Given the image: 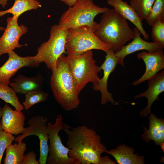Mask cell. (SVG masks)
Returning a JSON list of instances; mask_svg holds the SVG:
<instances>
[{
	"instance_id": "cell-30",
	"label": "cell",
	"mask_w": 164,
	"mask_h": 164,
	"mask_svg": "<svg viewBox=\"0 0 164 164\" xmlns=\"http://www.w3.org/2000/svg\"><path fill=\"white\" fill-rule=\"evenodd\" d=\"M115 162L112 161L108 156L101 157L98 164H115Z\"/></svg>"
},
{
	"instance_id": "cell-21",
	"label": "cell",
	"mask_w": 164,
	"mask_h": 164,
	"mask_svg": "<svg viewBox=\"0 0 164 164\" xmlns=\"http://www.w3.org/2000/svg\"><path fill=\"white\" fill-rule=\"evenodd\" d=\"M40 2L36 0H15L12 7L4 11H0V17L7 13L12 14L13 16L19 18L23 13L41 7Z\"/></svg>"
},
{
	"instance_id": "cell-4",
	"label": "cell",
	"mask_w": 164,
	"mask_h": 164,
	"mask_svg": "<svg viewBox=\"0 0 164 164\" xmlns=\"http://www.w3.org/2000/svg\"><path fill=\"white\" fill-rule=\"evenodd\" d=\"M109 9L96 5L93 0H77L73 5L69 7L62 14L58 25L67 29L87 26L94 31L98 24L94 18L98 14L105 13Z\"/></svg>"
},
{
	"instance_id": "cell-7",
	"label": "cell",
	"mask_w": 164,
	"mask_h": 164,
	"mask_svg": "<svg viewBox=\"0 0 164 164\" xmlns=\"http://www.w3.org/2000/svg\"><path fill=\"white\" fill-rule=\"evenodd\" d=\"M67 29L58 25L52 26L49 39L38 47L34 56L40 63L44 62L51 69L54 68L58 58L66 54L65 43Z\"/></svg>"
},
{
	"instance_id": "cell-25",
	"label": "cell",
	"mask_w": 164,
	"mask_h": 164,
	"mask_svg": "<svg viewBox=\"0 0 164 164\" xmlns=\"http://www.w3.org/2000/svg\"><path fill=\"white\" fill-rule=\"evenodd\" d=\"M155 0H130V5L141 19H146L150 13Z\"/></svg>"
},
{
	"instance_id": "cell-26",
	"label": "cell",
	"mask_w": 164,
	"mask_h": 164,
	"mask_svg": "<svg viewBox=\"0 0 164 164\" xmlns=\"http://www.w3.org/2000/svg\"><path fill=\"white\" fill-rule=\"evenodd\" d=\"M145 19L148 24L151 26L159 20H164V0H155Z\"/></svg>"
},
{
	"instance_id": "cell-19",
	"label": "cell",
	"mask_w": 164,
	"mask_h": 164,
	"mask_svg": "<svg viewBox=\"0 0 164 164\" xmlns=\"http://www.w3.org/2000/svg\"><path fill=\"white\" fill-rule=\"evenodd\" d=\"M135 152L134 148L121 144L105 152L113 156L118 164H144V157L138 153L135 154Z\"/></svg>"
},
{
	"instance_id": "cell-11",
	"label": "cell",
	"mask_w": 164,
	"mask_h": 164,
	"mask_svg": "<svg viewBox=\"0 0 164 164\" xmlns=\"http://www.w3.org/2000/svg\"><path fill=\"white\" fill-rule=\"evenodd\" d=\"M8 54V59L0 67V83L9 84L10 78L22 68H37L39 66L40 63L36 60L34 56H20L13 50Z\"/></svg>"
},
{
	"instance_id": "cell-12",
	"label": "cell",
	"mask_w": 164,
	"mask_h": 164,
	"mask_svg": "<svg viewBox=\"0 0 164 164\" xmlns=\"http://www.w3.org/2000/svg\"><path fill=\"white\" fill-rule=\"evenodd\" d=\"M105 60L100 67L103 70V76L99 79L98 82L93 84V88L95 91H100L101 93V101L102 105L108 102H111L114 105H118V102L114 101L112 94L109 92L107 88L108 80L110 74L115 70L118 60L116 56L115 53L110 49L106 52Z\"/></svg>"
},
{
	"instance_id": "cell-17",
	"label": "cell",
	"mask_w": 164,
	"mask_h": 164,
	"mask_svg": "<svg viewBox=\"0 0 164 164\" xmlns=\"http://www.w3.org/2000/svg\"><path fill=\"white\" fill-rule=\"evenodd\" d=\"M149 117V129L142 126L144 132L142 135V138L147 143L152 140L156 145L160 146L162 150H164V119L157 117L151 113Z\"/></svg>"
},
{
	"instance_id": "cell-31",
	"label": "cell",
	"mask_w": 164,
	"mask_h": 164,
	"mask_svg": "<svg viewBox=\"0 0 164 164\" xmlns=\"http://www.w3.org/2000/svg\"><path fill=\"white\" fill-rule=\"evenodd\" d=\"M69 7L73 5L77 2V0H60Z\"/></svg>"
},
{
	"instance_id": "cell-23",
	"label": "cell",
	"mask_w": 164,
	"mask_h": 164,
	"mask_svg": "<svg viewBox=\"0 0 164 164\" xmlns=\"http://www.w3.org/2000/svg\"><path fill=\"white\" fill-rule=\"evenodd\" d=\"M0 98L6 103L11 104L16 110L22 111L24 109L23 106L20 102L16 93L8 85L0 83Z\"/></svg>"
},
{
	"instance_id": "cell-34",
	"label": "cell",
	"mask_w": 164,
	"mask_h": 164,
	"mask_svg": "<svg viewBox=\"0 0 164 164\" xmlns=\"http://www.w3.org/2000/svg\"><path fill=\"white\" fill-rule=\"evenodd\" d=\"M5 29V28L4 27L0 26V31H2L3 30H4Z\"/></svg>"
},
{
	"instance_id": "cell-9",
	"label": "cell",
	"mask_w": 164,
	"mask_h": 164,
	"mask_svg": "<svg viewBox=\"0 0 164 164\" xmlns=\"http://www.w3.org/2000/svg\"><path fill=\"white\" fill-rule=\"evenodd\" d=\"M47 118L44 116H35L28 121L29 126L25 129L22 135L15 138L14 141L19 143L25 137L32 135H35L39 140V164H46L49 154L48 141L49 139Z\"/></svg>"
},
{
	"instance_id": "cell-16",
	"label": "cell",
	"mask_w": 164,
	"mask_h": 164,
	"mask_svg": "<svg viewBox=\"0 0 164 164\" xmlns=\"http://www.w3.org/2000/svg\"><path fill=\"white\" fill-rule=\"evenodd\" d=\"M25 116L21 111L14 110L7 103L2 108L1 125L5 131L15 135L22 134L25 128Z\"/></svg>"
},
{
	"instance_id": "cell-29",
	"label": "cell",
	"mask_w": 164,
	"mask_h": 164,
	"mask_svg": "<svg viewBox=\"0 0 164 164\" xmlns=\"http://www.w3.org/2000/svg\"><path fill=\"white\" fill-rule=\"evenodd\" d=\"M36 154L33 151L24 155L22 164H39V161L36 159Z\"/></svg>"
},
{
	"instance_id": "cell-32",
	"label": "cell",
	"mask_w": 164,
	"mask_h": 164,
	"mask_svg": "<svg viewBox=\"0 0 164 164\" xmlns=\"http://www.w3.org/2000/svg\"><path fill=\"white\" fill-rule=\"evenodd\" d=\"M8 0H0V5L3 7H5L7 4Z\"/></svg>"
},
{
	"instance_id": "cell-22",
	"label": "cell",
	"mask_w": 164,
	"mask_h": 164,
	"mask_svg": "<svg viewBox=\"0 0 164 164\" xmlns=\"http://www.w3.org/2000/svg\"><path fill=\"white\" fill-rule=\"evenodd\" d=\"M27 149L26 143L11 144L5 149L4 164H22L25 151Z\"/></svg>"
},
{
	"instance_id": "cell-33",
	"label": "cell",
	"mask_w": 164,
	"mask_h": 164,
	"mask_svg": "<svg viewBox=\"0 0 164 164\" xmlns=\"http://www.w3.org/2000/svg\"><path fill=\"white\" fill-rule=\"evenodd\" d=\"M2 113V108L0 106V130L2 129L1 125V123H0V120L1 118Z\"/></svg>"
},
{
	"instance_id": "cell-20",
	"label": "cell",
	"mask_w": 164,
	"mask_h": 164,
	"mask_svg": "<svg viewBox=\"0 0 164 164\" xmlns=\"http://www.w3.org/2000/svg\"><path fill=\"white\" fill-rule=\"evenodd\" d=\"M44 79L40 73L32 77L19 74L9 84L16 93L25 94L29 92L42 89Z\"/></svg>"
},
{
	"instance_id": "cell-28",
	"label": "cell",
	"mask_w": 164,
	"mask_h": 164,
	"mask_svg": "<svg viewBox=\"0 0 164 164\" xmlns=\"http://www.w3.org/2000/svg\"><path fill=\"white\" fill-rule=\"evenodd\" d=\"M15 139L12 134L5 131L3 129L0 130V164L5 151Z\"/></svg>"
},
{
	"instance_id": "cell-14",
	"label": "cell",
	"mask_w": 164,
	"mask_h": 164,
	"mask_svg": "<svg viewBox=\"0 0 164 164\" xmlns=\"http://www.w3.org/2000/svg\"><path fill=\"white\" fill-rule=\"evenodd\" d=\"M135 37L131 42L124 46L120 50L115 53L118 60V63L124 67V60L127 55L136 51L146 50L149 52H153L163 49L164 46L154 42H150L143 39L140 36L139 30L135 27L133 30Z\"/></svg>"
},
{
	"instance_id": "cell-6",
	"label": "cell",
	"mask_w": 164,
	"mask_h": 164,
	"mask_svg": "<svg viewBox=\"0 0 164 164\" xmlns=\"http://www.w3.org/2000/svg\"><path fill=\"white\" fill-rule=\"evenodd\" d=\"M94 49L106 52L110 49L89 26H82L67 29L65 43L67 55L80 54Z\"/></svg>"
},
{
	"instance_id": "cell-24",
	"label": "cell",
	"mask_w": 164,
	"mask_h": 164,
	"mask_svg": "<svg viewBox=\"0 0 164 164\" xmlns=\"http://www.w3.org/2000/svg\"><path fill=\"white\" fill-rule=\"evenodd\" d=\"M24 94L25 99L22 104L26 110L29 109L37 103L46 101L49 95L42 89L32 91Z\"/></svg>"
},
{
	"instance_id": "cell-1",
	"label": "cell",
	"mask_w": 164,
	"mask_h": 164,
	"mask_svg": "<svg viewBox=\"0 0 164 164\" xmlns=\"http://www.w3.org/2000/svg\"><path fill=\"white\" fill-rule=\"evenodd\" d=\"M63 130L67 136L70 157L76 159L80 164H98L106 147L94 130L85 125L73 128L67 123L64 124Z\"/></svg>"
},
{
	"instance_id": "cell-8",
	"label": "cell",
	"mask_w": 164,
	"mask_h": 164,
	"mask_svg": "<svg viewBox=\"0 0 164 164\" xmlns=\"http://www.w3.org/2000/svg\"><path fill=\"white\" fill-rule=\"evenodd\" d=\"M50 143L48 145L49 155L47 160V164H80L75 159L68 155L70 149L63 144L59 132L64 128V124L61 115H57L56 122L53 124H47Z\"/></svg>"
},
{
	"instance_id": "cell-13",
	"label": "cell",
	"mask_w": 164,
	"mask_h": 164,
	"mask_svg": "<svg viewBox=\"0 0 164 164\" xmlns=\"http://www.w3.org/2000/svg\"><path fill=\"white\" fill-rule=\"evenodd\" d=\"M138 60L142 59L145 64V73L139 79L132 83L134 85L148 80L164 68V55L163 49L153 52L143 51L137 54Z\"/></svg>"
},
{
	"instance_id": "cell-18",
	"label": "cell",
	"mask_w": 164,
	"mask_h": 164,
	"mask_svg": "<svg viewBox=\"0 0 164 164\" xmlns=\"http://www.w3.org/2000/svg\"><path fill=\"white\" fill-rule=\"evenodd\" d=\"M107 3L113 7L118 13L126 20H129L134 24L139 30L145 39H149V36L142 26V20L134 9L127 2L122 0H107Z\"/></svg>"
},
{
	"instance_id": "cell-15",
	"label": "cell",
	"mask_w": 164,
	"mask_h": 164,
	"mask_svg": "<svg viewBox=\"0 0 164 164\" xmlns=\"http://www.w3.org/2000/svg\"><path fill=\"white\" fill-rule=\"evenodd\" d=\"M148 80V89L134 97L135 99L145 97L148 99L146 107L140 112L143 118L147 117L151 113L152 105L155 101L159 100V95L164 91V70L158 72Z\"/></svg>"
},
{
	"instance_id": "cell-27",
	"label": "cell",
	"mask_w": 164,
	"mask_h": 164,
	"mask_svg": "<svg viewBox=\"0 0 164 164\" xmlns=\"http://www.w3.org/2000/svg\"><path fill=\"white\" fill-rule=\"evenodd\" d=\"M151 35L153 42L164 46V20H159L152 26Z\"/></svg>"
},
{
	"instance_id": "cell-5",
	"label": "cell",
	"mask_w": 164,
	"mask_h": 164,
	"mask_svg": "<svg viewBox=\"0 0 164 164\" xmlns=\"http://www.w3.org/2000/svg\"><path fill=\"white\" fill-rule=\"evenodd\" d=\"M69 67L79 94L81 91L89 82L98 83V75L101 70L96 64L92 50L78 55L67 56Z\"/></svg>"
},
{
	"instance_id": "cell-10",
	"label": "cell",
	"mask_w": 164,
	"mask_h": 164,
	"mask_svg": "<svg viewBox=\"0 0 164 164\" xmlns=\"http://www.w3.org/2000/svg\"><path fill=\"white\" fill-rule=\"evenodd\" d=\"M18 19L13 16L7 19L6 27L0 38V56L13 51L15 48H19L27 45V44L22 45L19 43L20 38L28 30L24 25H19Z\"/></svg>"
},
{
	"instance_id": "cell-2",
	"label": "cell",
	"mask_w": 164,
	"mask_h": 164,
	"mask_svg": "<svg viewBox=\"0 0 164 164\" xmlns=\"http://www.w3.org/2000/svg\"><path fill=\"white\" fill-rule=\"evenodd\" d=\"M51 70L50 84L56 100L65 111L77 108L80 103L79 94L65 54L58 58Z\"/></svg>"
},
{
	"instance_id": "cell-3",
	"label": "cell",
	"mask_w": 164,
	"mask_h": 164,
	"mask_svg": "<svg viewBox=\"0 0 164 164\" xmlns=\"http://www.w3.org/2000/svg\"><path fill=\"white\" fill-rule=\"evenodd\" d=\"M94 33L115 53L120 50L135 37L127 20L114 9L103 13Z\"/></svg>"
}]
</instances>
